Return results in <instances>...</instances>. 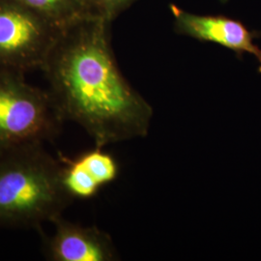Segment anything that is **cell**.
Returning <instances> with one entry per match:
<instances>
[{
	"label": "cell",
	"mask_w": 261,
	"mask_h": 261,
	"mask_svg": "<svg viewBox=\"0 0 261 261\" xmlns=\"http://www.w3.org/2000/svg\"><path fill=\"white\" fill-rule=\"evenodd\" d=\"M110 24L86 17L64 28L42 69L64 121L79 124L101 148L146 137L153 117L118 67Z\"/></svg>",
	"instance_id": "cell-1"
},
{
	"label": "cell",
	"mask_w": 261,
	"mask_h": 261,
	"mask_svg": "<svg viewBox=\"0 0 261 261\" xmlns=\"http://www.w3.org/2000/svg\"><path fill=\"white\" fill-rule=\"evenodd\" d=\"M60 29L89 17L87 0H17Z\"/></svg>",
	"instance_id": "cell-7"
},
{
	"label": "cell",
	"mask_w": 261,
	"mask_h": 261,
	"mask_svg": "<svg viewBox=\"0 0 261 261\" xmlns=\"http://www.w3.org/2000/svg\"><path fill=\"white\" fill-rule=\"evenodd\" d=\"M62 30L17 0H0V69L42 70Z\"/></svg>",
	"instance_id": "cell-4"
},
{
	"label": "cell",
	"mask_w": 261,
	"mask_h": 261,
	"mask_svg": "<svg viewBox=\"0 0 261 261\" xmlns=\"http://www.w3.org/2000/svg\"><path fill=\"white\" fill-rule=\"evenodd\" d=\"M75 199L63 182V165L43 143L0 155V227L40 228Z\"/></svg>",
	"instance_id": "cell-2"
},
{
	"label": "cell",
	"mask_w": 261,
	"mask_h": 261,
	"mask_svg": "<svg viewBox=\"0 0 261 261\" xmlns=\"http://www.w3.org/2000/svg\"><path fill=\"white\" fill-rule=\"evenodd\" d=\"M51 224L55 232L44 237L43 252L53 261H114L119 254L111 235L96 226H84L62 216Z\"/></svg>",
	"instance_id": "cell-5"
},
{
	"label": "cell",
	"mask_w": 261,
	"mask_h": 261,
	"mask_svg": "<svg viewBox=\"0 0 261 261\" xmlns=\"http://www.w3.org/2000/svg\"><path fill=\"white\" fill-rule=\"evenodd\" d=\"M135 1L136 0H87L89 17L112 22Z\"/></svg>",
	"instance_id": "cell-9"
},
{
	"label": "cell",
	"mask_w": 261,
	"mask_h": 261,
	"mask_svg": "<svg viewBox=\"0 0 261 261\" xmlns=\"http://www.w3.org/2000/svg\"><path fill=\"white\" fill-rule=\"evenodd\" d=\"M23 75L0 69V155L53 142L65 122L48 90L28 84Z\"/></svg>",
	"instance_id": "cell-3"
},
{
	"label": "cell",
	"mask_w": 261,
	"mask_h": 261,
	"mask_svg": "<svg viewBox=\"0 0 261 261\" xmlns=\"http://www.w3.org/2000/svg\"><path fill=\"white\" fill-rule=\"evenodd\" d=\"M75 158L102 188L115 181L119 175L116 159L101 147L95 146Z\"/></svg>",
	"instance_id": "cell-8"
},
{
	"label": "cell",
	"mask_w": 261,
	"mask_h": 261,
	"mask_svg": "<svg viewBox=\"0 0 261 261\" xmlns=\"http://www.w3.org/2000/svg\"><path fill=\"white\" fill-rule=\"evenodd\" d=\"M175 29L179 34L202 42H210L234 51L237 56L245 54L256 58L261 71V48L254 43L257 36L241 21L223 16L196 15L170 5Z\"/></svg>",
	"instance_id": "cell-6"
}]
</instances>
